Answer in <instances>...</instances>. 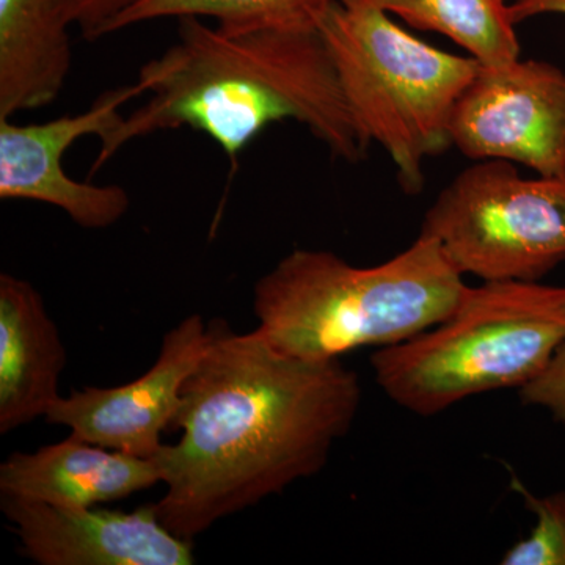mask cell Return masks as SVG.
<instances>
[{"mask_svg": "<svg viewBox=\"0 0 565 565\" xmlns=\"http://www.w3.org/2000/svg\"><path fill=\"white\" fill-rule=\"evenodd\" d=\"M363 388L341 360L289 355L253 330L210 323V343L181 390L178 444L154 456L167 530L195 541L226 516L321 473L351 430Z\"/></svg>", "mask_w": 565, "mask_h": 565, "instance_id": "obj_1", "label": "cell"}, {"mask_svg": "<svg viewBox=\"0 0 565 565\" xmlns=\"http://www.w3.org/2000/svg\"><path fill=\"white\" fill-rule=\"evenodd\" d=\"M178 41L141 66L150 99L104 137L92 174L126 143L189 128L210 137L236 169L239 156L278 121L305 126L334 159L359 163L370 141L353 120L319 32L228 35L180 18Z\"/></svg>", "mask_w": 565, "mask_h": 565, "instance_id": "obj_2", "label": "cell"}, {"mask_svg": "<svg viewBox=\"0 0 565 565\" xmlns=\"http://www.w3.org/2000/svg\"><path fill=\"white\" fill-rule=\"evenodd\" d=\"M465 289L440 245L419 234L407 250L373 267L297 248L256 281L253 311L267 343L327 362L418 337L455 313Z\"/></svg>", "mask_w": 565, "mask_h": 565, "instance_id": "obj_3", "label": "cell"}, {"mask_svg": "<svg viewBox=\"0 0 565 565\" xmlns=\"http://www.w3.org/2000/svg\"><path fill=\"white\" fill-rule=\"evenodd\" d=\"M565 341V288L539 281L467 286L455 313L371 356L375 382L405 411L434 416L471 396L523 388Z\"/></svg>", "mask_w": 565, "mask_h": 565, "instance_id": "obj_4", "label": "cell"}, {"mask_svg": "<svg viewBox=\"0 0 565 565\" xmlns=\"http://www.w3.org/2000/svg\"><path fill=\"white\" fill-rule=\"evenodd\" d=\"M318 32L353 120L390 156L403 191L418 195L424 163L452 147L456 104L481 63L416 39L373 0H337Z\"/></svg>", "mask_w": 565, "mask_h": 565, "instance_id": "obj_5", "label": "cell"}, {"mask_svg": "<svg viewBox=\"0 0 565 565\" xmlns=\"http://www.w3.org/2000/svg\"><path fill=\"white\" fill-rule=\"evenodd\" d=\"M419 234L462 275L541 281L565 262V180H526L514 162L481 161L446 185Z\"/></svg>", "mask_w": 565, "mask_h": 565, "instance_id": "obj_6", "label": "cell"}, {"mask_svg": "<svg viewBox=\"0 0 565 565\" xmlns=\"http://www.w3.org/2000/svg\"><path fill=\"white\" fill-rule=\"evenodd\" d=\"M452 147L565 180V73L548 62L482 66L456 104Z\"/></svg>", "mask_w": 565, "mask_h": 565, "instance_id": "obj_7", "label": "cell"}, {"mask_svg": "<svg viewBox=\"0 0 565 565\" xmlns=\"http://www.w3.org/2000/svg\"><path fill=\"white\" fill-rule=\"evenodd\" d=\"M147 93L143 82L103 93L90 109L55 120L17 125L0 118V199L58 207L85 230H104L125 217L131 199L121 185L76 181L63 156L85 136H109L120 126L125 104Z\"/></svg>", "mask_w": 565, "mask_h": 565, "instance_id": "obj_8", "label": "cell"}, {"mask_svg": "<svg viewBox=\"0 0 565 565\" xmlns=\"http://www.w3.org/2000/svg\"><path fill=\"white\" fill-rule=\"evenodd\" d=\"M210 343V326L192 315L163 337L154 364L136 381L87 386L58 397L44 419L93 445L152 459L180 411L181 390Z\"/></svg>", "mask_w": 565, "mask_h": 565, "instance_id": "obj_9", "label": "cell"}, {"mask_svg": "<svg viewBox=\"0 0 565 565\" xmlns=\"http://www.w3.org/2000/svg\"><path fill=\"white\" fill-rule=\"evenodd\" d=\"M0 511L40 565H192L193 542L159 520L154 504L132 512L62 508L0 494Z\"/></svg>", "mask_w": 565, "mask_h": 565, "instance_id": "obj_10", "label": "cell"}, {"mask_svg": "<svg viewBox=\"0 0 565 565\" xmlns=\"http://www.w3.org/2000/svg\"><path fill=\"white\" fill-rule=\"evenodd\" d=\"M156 484L162 476L154 457L115 451L74 434L35 452H13L0 465V492L62 508L114 503Z\"/></svg>", "mask_w": 565, "mask_h": 565, "instance_id": "obj_11", "label": "cell"}, {"mask_svg": "<svg viewBox=\"0 0 565 565\" xmlns=\"http://www.w3.org/2000/svg\"><path fill=\"white\" fill-rule=\"evenodd\" d=\"M65 344L32 282L0 275V434L44 418L61 397Z\"/></svg>", "mask_w": 565, "mask_h": 565, "instance_id": "obj_12", "label": "cell"}, {"mask_svg": "<svg viewBox=\"0 0 565 565\" xmlns=\"http://www.w3.org/2000/svg\"><path fill=\"white\" fill-rule=\"evenodd\" d=\"M63 0H0V118L50 106L73 51Z\"/></svg>", "mask_w": 565, "mask_h": 565, "instance_id": "obj_13", "label": "cell"}, {"mask_svg": "<svg viewBox=\"0 0 565 565\" xmlns=\"http://www.w3.org/2000/svg\"><path fill=\"white\" fill-rule=\"evenodd\" d=\"M424 32L455 41L482 66L519 61L520 44L505 0H373Z\"/></svg>", "mask_w": 565, "mask_h": 565, "instance_id": "obj_14", "label": "cell"}, {"mask_svg": "<svg viewBox=\"0 0 565 565\" xmlns=\"http://www.w3.org/2000/svg\"><path fill=\"white\" fill-rule=\"evenodd\" d=\"M337 0H143L110 33L163 18H211L228 35L259 31L316 32Z\"/></svg>", "mask_w": 565, "mask_h": 565, "instance_id": "obj_15", "label": "cell"}, {"mask_svg": "<svg viewBox=\"0 0 565 565\" xmlns=\"http://www.w3.org/2000/svg\"><path fill=\"white\" fill-rule=\"evenodd\" d=\"M512 489L535 516L527 537L512 545L500 563L503 565H565V492L535 497L515 476Z\"/></svg>", "mask_w": 565, "mask_h": 565, "instance_id": "obj_16", "label": "cell"}, {"mask_svg": "<svg viewBox=\"0 0 565 565\" xmlns=\"http://www.w3.org/2000/svg\"><path fill=\"white\" fill-rule=\"evenodd\" d=\"M519 392L523 404L544 408L556 423L565 426V341L544 373Z\"/></svg>", "mask_w": 565, "mask_h": 565, "instance_id": "obj_17", "label": "cell"}, {"mask_svg": "<svg viewBox=\"0 0 565 565\" xmlns=\"http://www.w3.org/2000/svg\"><path fill=\"white\" fill-rule=\"evenodd\" d=\"M143 0H63L71 24L87 40L110 35L111 25Z\"/></svg>", "mask_w": 565, "mask_h": 565, "instance_id": "obj_18", "label": "cell"}, {"mask_svg": "<svg viewBox=\"0 0 565 565\" xmlns=\"http://www.w3.org/2000/svg\"><path fill=\"white\" fill-rule=\"evenodd\" d=\"M509 11L514 24H519L542 14H565V0H515Z\"/></svg>", "mask_w": 565, "mask_h": 565, "instance_id": "obj_19", "label": "cell"}]
</instances>
